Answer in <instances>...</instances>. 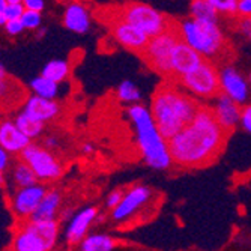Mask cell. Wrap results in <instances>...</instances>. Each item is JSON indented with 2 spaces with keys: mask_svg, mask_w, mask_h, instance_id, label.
Returning <instances> with one entry per match:
<instances>
[{
  "mask_svg": "<svg viewBox=\"0 0 251 251\" xmlns=\"http://www.w3.org/2000/svg\"><path fill=\"white\" fill-rule=\"evenodd\" d=\"M9 152L5 151L3 148H0V172L2 175L8 170V164H11V158H9Z\"/></svg>",
  "mask_w": 251,
  "mask_h": 251,
  "instance_id": "obj_37",
  "label": "cell"
},
{
  "mask_svg": "<svg viewBox=\"0 0 251 251\" xmlns=\"http://www.w3.org/2000/svg\"><path fill=\"white\" fill-rule=\"evenodd\" d=\"M23 5L26 6V9H33L42 12L45 8V0H23Z\"/></svg>",
  "mask_w": 251,
  "mask_h": 251,
  "instance_id": "obj_36",
  "label": "cell"
},
{
  "mask_svg": "<svg viewBox=\"0 0 251 251\" xmlns=\"http://www.w3.org/2000/svg\"><path fill=\"white\" fill-rule=\"evenodd\" d=\"M116 95H118V100L121 102H125V104H129V105L139 104V101L142 100L140 89L137 87L135 83H132L131 80H125L118 86Z\"/></svg>",
  "mask_w": 251,
  "mask_h": 251,
  "instance_id": "obj_28",
  "label": "cell"
},
{
  "mask_svg": "<svg viewBox=\"0 0 251 251\" xmlns=\"http://www.w3.org/2000/svg\"><path fill=\"white\" fill-rule=\"evenodd\" d=\"M115 241L108 235H89L80 244V251H113Z\"/></svg>",
  "mask_w": 251,
  "mask_h": 251,
  "instance_id": "obj_27",
  "label": "cell"
},
{
  "mask_svg": "<svg viewBox=\"0 0 251 251\" xmlns=\"http://www.w3.org/2000/svg\"><path fill=\"white\" fill-rule=\"evenodd\" d=\"M38 180L39 179L32 170V167L27 163L23 161V159L11 169V182L15 188H23V187L38 184Z\"/></svg>",
  "mask_w": 251,
  "mask_h": 251,
  "instance_id": "obj_22",
  "label": "cell"
},
{
  "mask_svg": "<svg viewBox=\"0 0 251 251\" xmlns=\"http://www.w3.org/2000/svg\"><path fill=\"white\" fill-rule=\"evenodd\" d=\"M124 196H125V193L122 191V190H113L108 196H107V199H105V204L110 208V209H115L118 204L122 201V199H124Z\"/></svg>",
  "mask_w": 251,
  "mask_h": 251,
  "instance_id": "obj_33",
  "label": "cell"
},
{
  "mask_svg": "<svg viewBox=\"0 0 251 251\" xmlns=\"http://www.w3.org/2000/svg\"><path fill=\"white\" fill-rule=\"evenodd\" d=\"M59 84L57 81L47 78L45 75H38L30 81V89L33 95L42 97V98H49V100H54L59 94Z\"/></svg>",
  "mask_w": 251,
  "mask_h": 251,
  "instance_id": "obj_25",
  "label": "cell"
},
{
  "mask_svg": "<svg viewBox=\"0 0 251 251\" xmlns=\"http://www.w3.org/2000/svg\"><path fill=\"white\" fill-rule=\"evenodd\" d=\"M248 134H251V104H245L241 113V124H239Z\"/></svg>",
  "mask_w": 251,
  "mask_h": 251,
  "instance_id": "obj_34",
  "label": "cell"
},
{
  "mask_svg": "<svg viewBox=\"0 0 251 251\" xmlns=\"http://www.w3.org/2000/svg\"><path fill=\"white\" fill-rule=\"evenodd\" d=\"M0 94H2V102L6 104L9 101V110L25 104L27 97L25 94V89H23L12 77L8 75L5 66H0Z\"/></svg>",
  "mask_w": 251,
  "mask_h": 251,
  "instance_id": "obj_20",
  "label": "cell"
},
{
  "mask_svg": "<svg viewBox=\"0 0 251 251\" xmlns=\"http://www.w3.org/2000/svg\"><path fill=\"white\" fill-rule=\"evenodd\" d=\"M62 21H63V26L68 30L81 35V33L89 32L90 29V12L84 3L74 0V2L66 5Z\"/></svg>",
  "mask_w": 251,
  "mask_h": 251,
  "instance_id": "obj_17",
  "label": "cell"
},
{
  "mask_svg": "<svg viewBox=\"0 0 251 251\" xmlns=\"http://www.w3.org/2000/svg\"><path fill=\"white\" fill-rule=\"evenodd\" d=\"M177 30L182 39L208 60H226L230 53L218 23L199 21L190 17L177 23Z\"/></svg>",
  "mask_w": 251,
  "mask_h": 251,
  "instance_id": "obj_4",
  "label": "cell"
},
{
  "mask_svg": "<svg viewBox=\"0 0 251 251\" xmlns=\"http://www.w3.org/2000/svg\"><path fill=\"white\" fill-rule=\"evenodd\" d=\"M3 29H5V32L9 36H18V35H21L23 32L26 30L25 29V25H23V21H21V18H18V20H8L5 23Z\"/></svg>",
  "mask_w": 251,
  "mask_h": 251,
  "instance_id": "obj_32",
  "label": "cell"
},
{
  "mask_svg": "<svg viewBox=\"0 0 251 251\" xmlns=\"http://www.w3.org/2000/svg\"><path fill=\"white\" fill-rule=\"evenodd\" d=\"M220 83H221V94L227 95L241 105H245L250 98L251 84L236 68L233 66H223L220 70Z\"/></svg>",
  "mask_w": 251,
  "mask_h": 251,
  "instance_id": "obj_12",
  "label": "cell"
},
{
  "mask_svg": "<svg viewBox=\"0 0 251 251\" xmlns=\"http://www.w3.org/2000/svg\"><path fill=\"white\" fill-rule=\"evenodd\" d=\"M229 134L217 121L212 107L200 105L194 119L169 140L173 164L199 169L214 163L223 152Z\"/></svg>",
  "mask_w": 251,
  "mask_h": 251,
  "instance_id": "obj_1",
  "label": "cell"
},
{
  "mask_svg": "<svg viewBox=\"0 0 251 251\" xmlns=\"http://www.w3.org/2000/svg\"><path fill=\"white\" fill-rule=\"evenodd\" d=\"M200 104L173 83L159 84L151 100V113L167 140L184 129L197 115Z\"/></svg>",
  "mask_w": 251,
  "mask_h": 251,
  "instance_id": "obj_2",
  "label": "cell"
},
{
  "mask_svg": "<svg viewBox=\"0 0 251 251\" xmlns=\"http://www.w3.org/2000/svg\"><path fill=\"white\" fill-rule=\"evenodd\" d=\"M128 119L134 128L135 142L143 161L153 170H167L173 164L169 140L159 131L151 108L132 104L128 108Z\"/></svg>",
  "mask_w": 251,
  "mask_h": 251,
  "instance_id": "obj_3",
  "label": "cell"
},
{
  "mask_svg": "<svg viewBox=\"0 0 251 251\" xmlns=\"http://www.w3.org/2000/svg\"><path fill=\"white\" fill-rule=\"evenodd\" d=\"M107 17H108L107 21H108L110 33L115 38V41L121 44L124 49L142 54L151 38L139 27H135L131 23L118 17L115 12L107 14Z\"/></svg>",
  "mask_w": 251,
  "mask_h": 251,
  "instance_id": "obj_10",
  "label": "cell"
},
{
  "mask_svg": "<svg viewBox=\"0 0 251 251\" xmlns=\"http://www.w3.org/2000/svg\"><path fill=\"white\" fill-rule=\"evenodd\" d=\"M209 3L217 9L218 14H223V15L238 14L239 0H209Z\"/></svg>",
  "mask_w": 251,
  "mask_h": 251,
  "instance_id": "obj_30",
  "label": "cell"
},
{
  "mask_svg": "<svg viewBox=\"0 0 251 251\" xmlns=\"http://www.w3.org/2000/svg\"><path fill=\"white\" fill-rule=\"evenodd\" d=\"M9 5H18V3H23V0H6Z\"/></svg>",
  "mask_w": 251,
  "mask_h": 251,
  "instance_id": "obj_41",
  "label": "cell"
},
{
  "mask_svg": "<svg viewBox=\"0 0 251 251\" xmlns=\"http://www.w3.org/2000/svg\"><path fill=\"white\" fill-rule=\"evenodd\" d=\"M238 14L241 17H251V0H239Z\"/></svg>",
  "mask_w": 251,
  "mask_h": 251,
  "instance_id": "obj_38",
  "label": "cell"
},
{
  "mask_svg": "<svg viewBox=\"0 0 251 251\" xmlns=\"http://www.w3.org/2000/svg\"><path fill=\"white\" fill-rule=\"evenodd\" d=\"M23 25H25L26 30H38L41 27V21H42V15L39 11H33V9H26L25 14L21 17Z\"/></svg>",
  "mask_w": 251,
  "mask_h": 251,
  "instance_id": "obj_31",
  "label": "cell"
},
{
  "mask_svg": "<svg viewBox=\"0 0 251 251\" xmlns=\"http://www.w3.org/2000/svg\"><path fill=\"white\" fill-rule=\"evenodd\" d=\"M59 233L56 220H29L14 238V251H50Z\"/></svg>",
  "mask_w": 251,
  "mask_h": 251,
  "instance_id": "obj_6",
  "label": "cell"
},
{
  "mask_svg": "<svg viewBox=\"0 0 251 251\" xmlns=\"http://www.w3.org/2000/svg\"><path fill=\"white\" fill-rule=\"evenodd\" d=\"M204 57L193 49L190 44H187L184 39L180 38L177 45L173 50L172 54V70H173V80H179L185 74L194 71L199 65H201Z\"/></svg>",
  "mask_w": 251,
  "mask_h": 251,
  "instance_id": "obj_13",
  "label": "cell"
},
{
  "mask_svg": "<svg viewBox=\"0 0 251 251\" xmlns=\"http://www.w3.org/2000/svg\"><path fill=\"white\" fill-rule=\"evenodd\" d=\"M44 146H45V148H49V149H56V148L59 146V139H57V137H54V135L45 137Z\"/></svg>",
  "mask_w": 251,
  "mask_h": 251,
  "instance_id": "obj_39",
  "label": "cell"
},
{
  "mask_svg": "<svg viewBox=\"0 0 251 251\" xmlns=\"http://www.w3.org/2000/svg\"><path fill=\"white\" fill-rule=\"evenodd\" d=\"M238 29L242 35L250 38L251 36V17H241L238 23Z\"/></svg>",
  "mask_w": 251,
  "mask_h": 251,
  "instance_id": "obj_35",
  "label": "cell"
},
{
  "mask_svg": "<svg viewBox=\"0 0 251 251\" xmlns=\"http://www.w3.org/2000/svg\"><path fill=\"white\" fill-rule=\"evenodd\" d=\"M250 39H251V36H250Z\"/></svg>",
  "mask_w": 251,
  "mask_h": 251,
  "instance_id": "obj_43",
  "label": "cell"
},
{
  "mask_svg": "<svg viewBox=\"0 0 251 251\" xmlns=\"http://www.w3.org/2000/svg\"><path fill=\"white\" fill-rule=\"evenodd\" d=\"M21 159L27 163L39 180L50 182L56 180L62 175V164L56 155L45 146L30 143L21 152Z\"/></svg>",
  "mask_w": 251,
  "mask_h": 251,
  "instance_id": "obj_9",
  "label": "cell"
},
{
  "mask_svg": "<svg viewBox=\"0 0 251 251\" xmlns=\"http://www.w3.org/2000/svg\"><path fill=\"white\" fill-rule=\"evenodd\" d=\"M62 204V196L57 190H50L45 194V197L42 199L41 204L38 206V209L33 212V215L29 220H56L57 212L60 209Z\"/></svg>",
  "mask_w": 251,
  "mask_h": 251,
  "instance_id": "obj_21",
  "label": "cell"
},
{
  "mask_svg": "<svg viewBox=\"0 0 251 251\" xmlns=\"http://www.w3.org/2000/svg\"><path fill=\"white\" fill-rule=\"evenodd\" d=\"M26 11V6L23 3L9 5L6 0H0V25L5 26L8 20H18L23 17Z\"/></svg>",
  "mask_w": 251,
  "mask_h": 251,
  "instance_id": "obj_29",
  "label": "cell"
},
{
  "mask_svg": "<svg viewBox=\"0 0 251 251\" xmlns=\"http://www.w3.org/2000/svg\"><path fill=\"white\" fill-rule=\"evenodd\" d=\"M179 41L180 35L177 30V23H175V26L169 30L151 38L140 56L152 71L173 80L172 54Z\"/></svg>",
  "mask_w": 251,
  "mask_h": 251,
  "instance_id": "obj_5",
  "label": "cell"
},
{
  "mask_svg": "<svg viewBox=\"0 0 251 251\" xmlns=\"http://www.w3.org/2000/svg\"><path fill=\"white\" fill-rule=\"evenodd\" d=\"M214 100L215 101L212 105V111L217 121L226 131L232 132L236 128V125L241 124V113H242L241 104H238L236 101H233L224 94H220Z\"/></svg>",
  "mask_w": 251,
  "mask_h": 251,
  "instance_id": "obj_15",
  "label": "cell"
},
{
  "mask_svg": "<svg viewBox=\"0 0 251 251\" xmlns=\"http://www.w3.org/2000/svg\"><path fill=\"white\" fill-rule=\"evenodd\" d=\"M248 80H250V84H251V74H250V77H248Z\"/></svg>",
  "mask_w": 251,
  "mask_h": 251,
  "instance_id": "obj_42",
  "label": "cell"
},
{
  "mask_svg": "<svg viewBox=\"0 0 251 251\" xmlns=\"http://www.w3.org/2000/svg\"><path fill=\"white\" fill-rule=\"evenodd\" d=\"M14 122L18 125V128L25 132L27 137H30V139H38V137L44 132L45 129V122L30 116L29 113H26L25 110H21L18 115L15 116Z\"/></svg>",
  "mask_w": 251,
  "mask_h": 251,
  "instance_id": "obj_23",
  "label": "cell"
},
{
  "mask_svg": "<svg viewBox=\"0 0 251 251\" xmlns=\"http://www.w3.org/2000/svg\"><path fill=\"white\" fill-rule=\"evenodd\" d=\"M190 15L199 21L218 23V12L209 3V0H193L190 5Z\"/></svg>",
  "mask_w": 251,
  "mask_h": 251,
  "instance_id": "obj_26",
  "label": "cell"
},
{
  "mask_svg": "<svg viewBox=\"0 0 251 251\" xmlns=\"http://www.w3.org/2000/svg\"><path fill=\"white\" fill-rule=\"evenodd\" d=\"M47 191L49 190L42 184H33L29 187L17 188L11 200L12 211L20 218H30L33 212L38 209Z\"/></svg>",
  "mask_w": 251,
  "mask_h": 251,
  "instance_id": "obj_11",
  "label": "cell"
},
{
  "mask_svg": "<svg viewBox=\"0 0 251 251\" xmlns=\"http://www.w3.org/2000/svg\"><path fill=\"white\" fill-rule=\"evenodd\" d=\"M97 217H98V211H97V208H92V206H87V208L78 211L75 215H73L71 223L68 224L66 232H65L68 242H71V244L81 242L87 236L89 227L92 226V223L97 220Z\"/></svg>",
  "mask_w": 251,
  "mask_h": 251,
  "instance_id": "obj_18",
  "label": "cell"
},
{
  "mask_svg": "<svg viewBox=\"0 0 251 251\" xmlns=\"http://www.w3.org/2000/svg\"><path fill=\"white\" fill-rule=\"evenodd\" d=\"M152 193L148 187L145 185H135L129 188L122 201L118 204L115 209H111V218L115 221H125L129 217H132L140 208H143L145 204L149 201Z\"/></svg>",
  "mask_w": 251,
  "mask_h": 251,
  "instance_id": "obj_14",
  "label": "cell"
},
{
  "mask_svg": "<svg viewBox=\"0 0 251 251\" xmlns=\"http://www.w3.org/2000/svg\"><path fill=\"white\" fill-rule=\"evenodd\" d=\"M177 81L188 92L203 100H212L221 94L220 70L212 60L208 59H204L194 71L180 77Z\"/></svg>",
  "mask_w": 251,
  "mask_h": 251,
  "instance_id": "obj_8",
  "label": "cell"
},
{
  "mask_svg": "<svg viewBox=\"0 0 251 251\" xmlns=\"http://www.w3.org/2000/svg\"><path fill=\"white\" fill-rule=\"evenodd\" d=\"M115 14L143 30L149 38H153L175 26L172 18L142 2H129L124 6L115 8Z\"/></svg>",
  "mask_w": 251,
  "mask_h": 251,
  "instance_id": "obj_7",
  "label": "cell"
},
{
  "mask_svg": "<svg viewBox=\"0 0 251 251\" xmlns=\"http://www.w3.org/2000/svg\"><path fill=\"white\" fill-rule=\"evenodd\" d=\"M30 143L32 139L23 132L14 121L5 119L0 124V148L9 153H21Z\"/></svg>",
  "mask_w": 251,
  "mask_h": 251,
  "instance_id": "obj_16",
  "label": "cell"
},
{
  "mask_svg": "<svg viewBox=\"0 0 251 251\" xmlns=\"http://www.w3.org/2000/svg\"><path fill=\"white\" fill-rule=\"evenodd\" d=\"M81 151H83V153L89 155V153H92V152H94V146L90 145V143H86V145H83Z\"/></svg>",
  "mask_w": 251,
  "mask_h": 251,
  "instance_id": "obj_40",
  "label": "cell"
},
{
  "mask_svg": "<svg viewBox=\"0 0 251 251\" xmlns=\"http://www.w3.org/2000/svg\"><path fill=\"white\" fill-rule=\"evenodd\" d=\"M23 110L42 122H50L59 116L60 104L54 100L32 95V97H27L26 102L23 104Z\"/></svg>",
  "mask_w": 251,
  "mask_h": 251,
  "instance_id": "obj_19",
  "label": "cell"
},
{
  "mask_svg": "<svg viewBox=\"0 0 251 251\" xmlns=\"http://www.w3.org/2000/svg\"><path fill=\"white\" fill-rule=\"evenodd\" d=\"M42 75L51 78L57 83H63L71 75V65L68 60L63 59H53L42 68Z\"/></svg>",
  "mask_w": 251,
  "mask_h": 251,
  "instance_id": "obj_24",
  "label": "cell"
}]
</instances>
